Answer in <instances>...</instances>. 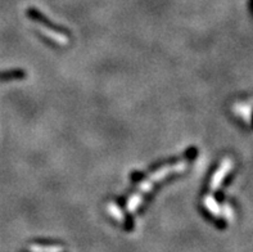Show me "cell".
<instances>
[{
  "mask_svg": "<svg viewBox=\"0 0 253 252\" xmlns=\"http://www.w3.org/2000/svg\"><path fill=\"white\" fill-rule=\"evenodd\" d=\"M185 163L181 162L179 163V165H173V166H167V167H163V169H161L160 171H157V173H154L153 175H150V178L147 182H144V183L140 185V196L143 197V194L147 193L148 190L150 189L153 186V184L156 183V182H158V180L163 179V178H166V176H169L170 174H173V173H180V171H183V170L185 169Z\"/></svg>",
  "mask_w": 253,
  "mask_h": 252,
  "instance_id": "6da1fadb",
  "label": "cell"
},
{
  "mask_svg": "<svg viewBox=\"0 0 253 252\" xmlns=\"http://www.w3.org/2000/svg\"><path fill=\"white\" fill-rule=\"evenodd\" d=\"M230 166H232V162H230L229 160H225V162L222 163L220 170L216 173V175L213 176V179H212V183H211V189H216L217 186L220 185L221 183V180L224 179V176L226 175V173L229 171Z\"/></svg>",
  "mask_w": 253,
  "mask_h": 252,
  "instance_id": "7a4b0ae2",
  "label": "cell"
}]
</instances>
